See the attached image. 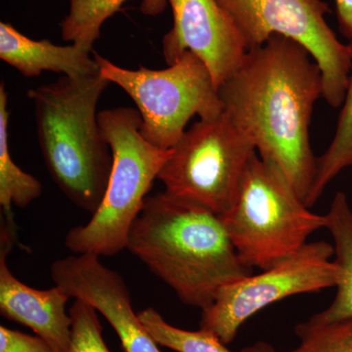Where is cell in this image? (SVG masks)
<instances>
[{"label":"cell","instance_id":"13","mask_svg":"<svg viewBox=\"0 0 352 352\" xmlns=\"http://www.w3.org/2000/svg\"><path fill=\"white\" fill-rule=\"evenodd\" d=\"M92 50L78 45L60 46L47 39L34 41L8 23H0V58L25 78L43 72L63 73L71 78L100 75Z\"/></svg>","mask_w":352,"mask_h":352},{"label":"cell","instance_id":"1","mask_svg":"<svg viewBox=\"0 0 352 352\" xmlns=\"http://www.w3.org/2000/svg\"><path fill=\"white\" fill-rule=\"evenodd\" d=\"M219 92L234 124L261 159L283 171L305 204L316 173L310 122L315 103L323 97L314 58L293 39L271 36L245 52Z\"/></svg>","mask_w":352,"mask_h":352},{"label":"cell","instance_id":"17","mask_svg":"<svg viewBox=\"0 0 352 352\" xmlns=\"http://www.w3.org/2000/svg\"><path fill=\"white\" fill-rule=\"evenodd\" d=\"M351 48L352 43H349ZM352 166V71L342 104L337 129L332 142L316 159V173L305 205L314 207L324 190L342 170Z\"/></svg>","mask_w":352,"mask_h":352},{"label":"cell","instance_id":"2","mask_svg":"<svg viewBox=\"0 0 352 352\" xmlns=\"http://www.w3.org/2000/svg\"><path fill=\"white\" fill-rule=\"evenodd\" d=\"M126 249L189 307H210L220 289L248 275L219 214L168 192L148 196Z\"/></svg>","mask_w":352,"mask_h":352},{"label":"cell","instance_id":"9","mask_svg":"<svg viewBox=\"0 0 352 352\" xmlns=\"http://www.w3.org/2000/svg\"><path fill=\"white\" fill-rule=\"evenodd\" d=\"M333 254L335 248L330 243H307L263 272L227 285L212 305L201 310L200 328L228 344L248 319L268 305L289 296L337 287L342 270L332 261Z\"/></svg>","mask_w":352,"mask_h":352},{"label":"cell","instance_id":"21","mask_svg":"<svg viewBox=\"0 0 352 352\" xmlns=\"http://www.w3.org/2000/svg\"><path fill=\"white\" fill-rule=\"evenodd\" d=\"M0 352H57L38 336L0 326Z\"/></svg>","mask_w":352,"mask_h":352},{"label":"cell","instance_id":"19","mask_svg":"<svg viewBox=\"0 0 352 352\" xmlns=\"http://www.w3.org/2000/svg\"><path fill=\"white\" fill-rule=\"evenodd\" d=\"M295 332L300 344L289 352H352V318L324 320L315 314Z\"/></svg>","mask_w":352,"mask_h":352},{"label":"cell","instance_id":"7","mask_svg":"<svg viewBox=\"0 0 352 352\" xmlns=\"http://www.w3.org/2000/svg\"><path fill=\"white\" fill-rule=\"evenodd\" d=\"M256 148L223 111L185 131L157 179L171 195L196 201L214 214L235 205Z\"/></svg>","mask_w":352,"mask_h":352},{"label":"cell","instance_id":"8","mask_svg":"<svg viewBox=\"0 0 352 352\" xmlns=\"http://www.w3.org/2000/svg\"><path fill=\"white\" fill-rule=\"evenodd\" d=\"M244 39L247 51L273 36L307 48L320 67L323 98L333 108L344 102L352 71L351 48L340 43L326 21L323 0H217Z\"/></svg>","mask_w":352,"mask_h":352},{"label":"cell","instance_id":"20","mask_svg":"<svg viewBox=\"0 0 352 352\" xmlns=\"http://www.w3.org/2000/svg\"><path fill=\"white\" fill-rule=\"evenodd\" d=\"M97 312L85 300H75L69 310L72 336L68 352H111L104 342Z\"/></svg>","mask_w":352,"mask_h":352},{"label":"cell","instance_id":"15","mask_svg":"<svg viewBox=\"0 0 352 352\" xmlns=\"http://www.w3.org/2000/svg\"><path fill=\"white\" fill-rule=\"evenodd\" d=\"M126 0H69V12L61 24L62 38L92 50L100 36L102 25L120 10ZM168 0H143L144 15L157 16L164 12Z\"/></svg>","mask_w":352,"mask_h":352},{"label":"cell","instance_id":"5","mask_svg":"<svg viewBox=\"0 0 352 352\" xmlns=\"http://www.w3.org/2000/svg\"><path fill=\"white\" fill-rule=\"evenodd\" d=\"M240 258L264 270L288 258L326 228V215L310 212L283 171L254 154L237 201L219 215Z\"/></svg>","mask_w":352,"mask_h":352},{"label":"cell","instance_id":"14","mask_svg":"<svg viewBox=\"0 0 352 352\" xmlns=\"http://www.w3.org/2000/svg\"><path fill=\"white\" fill-rule=\"evenodd\" d=\"M326 228L330 231L335 248L336 263L342 270L337 295L330 307L317 314L324 320L352 318V210L344 192L333 197Z\"/></svg>","mask_w":352,"mask_h":352},{"label":"cell","instance_id":"12","mask_svg":"<svg viewBox=\"0 0 352 352\" xmlns=\"http://www.w3.org/2000/svg\"><path fill=\"white\" fill-rule=\"evenodd\" d=\"M16 226L1 220L0 228V312L8 320L29 327L57 352H68L72 319L67 314L69 296L55 285L38 289L18 280L7 265L15 243Z\"/></svg>","mask_w":352,"mask_h":352},{"label":"cell","instance_id":"6","mask_svg":"<svg viewBox=\"0 0 352 352\" xmlns=\"http://www.w3.org/2000/svg\"><path fill=\"white\" fill-rule=\"evenodd\" d=\"M100 75L122 87L138 106L143 138L161 149L175 147L194 116L212 120L223 112L219 89L200 58L190 51L166 69H127L94 53Z\"/></svg>","mask_w":352,"mask_h":352},{"label":"cell","instance_id":"22","mask_svg":"<svg viewBox=\"0 0 352 352\" xmlns=\"http://www.w3.org/2000/svg\"><path fill=\"white\" fill-rule=\"evenodd\" d=\"M340 32L352 43V0H335Z\"/></svg>","mask_w":352,"mask_h":352},{"label":"cell","instance_id":"18","mask_svg":"<svg viewBox=\"0 0 352 352\" xmlns=\"http://www.w3.org/2000/svg\"><path fill=\"white\" fill-rule=\"evenodd\" d=\"M138 317L159 346L176 352H232L210 331L201 328L199 331H187L175 327L154 308H146L139 312Z\"/></svg>","mask_w":352,"mask_h":352},{"label":"cell","instance_id":"16","mask_svg":"<svg viewBox=\"0 0 352 352\" xmlns=\"http://www.w3.org/2000/svg\"><path fill=\"white\" fill-rule=\"evenodd\" d=\"M7 92L0 85V206L6 219L14 221L12 206L25 208L43 194V185L36 177L14 163L8 146L9 111Z\"/></svg>","mask_w":352,"mask_h":352},{"label":"cell","instance_id":"23","mask_svg":"<svg viewBox=\"0 0 352 352\" xmlns=\"http://www.w3.org/2000/svg\"><path fill=\"white\" fill-rule=\"evenodd\" d=\"M242 352H275L271 344L265 342H258L256 344L245 347Z\"/></svg>","mask_w":352,"mask_h":352},{"label":"cell","instance_id":"10","mask_svg":"<svg viewBox=\"0 0 352 352\" xmlns=\"http://www.w3.org/2000/svg\"><path fill=\"white\" fill-rule=\"evenodd\" d=\"M173 27L163 39L168 66L186 51L207 66L217 89L242 62L247 47L239 30L217 0H168Z\"/></svg>","mask_w":352,"mask_h":352},{"label":"cell","instance_id":"4","mask_svg":"<svg viewBox=\"0 0 352 352\" xmlns=\"http://www.w3.org/2000/svg\"><path fill=\"white\" fill-rule=\"evenodd\" d=\"M98 122L113 156L107 189L89 221L69 229L64 243L76 254L115 256L126 249L132 224L171 149L157 148L143 138L136 109L101 111Z\"/></svg>","mask_w":352,"mask_h":352},{"label":"cell","instance_id":"3","mask_svg":"<svg viewBox=\"0 0 352 352\" xmlns=\"http://www.w3.org/2000/svg\"><path fill=\"white\" fill-rule=\"evenodd\" d=\"M110 83L101 75L64 76L27 94L51 177L74 205L91 214L100 206L112 170V151L97 113Z\"/></svg>","mask_w":352,"mask_h":352},{"label":"cell","instance_id":"11","mask_svg":"<svg viewBox=\"0 0 352 352\" xmlns=\"http://www.w3.org/2000/svg\"><path fill=\"white\" fill-rule=\"evenodd\" d=\"M95 254L58 258L50 266L56 286L75 300L89 303L107 319L124 352H162L132 307L124 278Z\"/></svg>","mask_w":352,"mask_h":352}]
</instances>
